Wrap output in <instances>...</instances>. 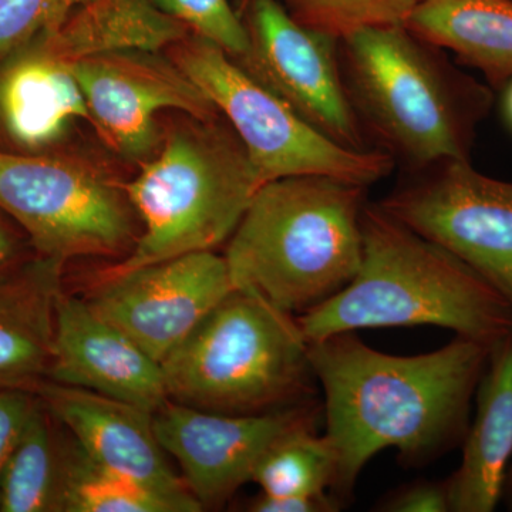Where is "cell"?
Masks as SVG:
<instances>
[{
  "label": "cell",
  "mask_w": 512,
  "mask_h": 512,
  "mask_svg": "<svg viewBox=\"0 0 512 512\" xmlns=\"http://www.w3.org/2000/svg\"><path fill=\"white\" fill-rule=\"evenodd\" d=\"M10 256H12V241L5 229L0 227V272L8 264Z\"/></svg>",
  "instance_id": "30"
},
{
  "label": "cell",
  "mask_w": 512,
  "mask_h": 512,
  "mask_svg": "<svg viewBox=\"0 0 512 512\" xmlns=\"http://www.w3.org/2000/svg\"><path fill=\"white\" fill-rule=\"evenodd\" d=\"M366 188L326 175L262 185L228 239L234 288L298 316L338 295L362 264Z\"/></svg>",
  "instance_id": "4"
},
{
  "label": "cell",
  "mask_w": 512,
  "mask_h": 512,
  "mask_svg": "<svg viewBox=\"0 0 512 512\" xmlns=\"http://www.w3.org/2000/svg\"><path fill=\"white\" fill-rule=\"evenodd\" d=\"M323 406L309 402L261 414H222L167 400L154 413V430L165 453L183 470L192 497L221 507L254 478L262 457L295 431L316 429Z\"/></svg>",
  "instance_id": "11"
},
{
  "label": "cell",
  "mask_w": 512,
  "mask_h": 512,
  "mask_svg": "<svg viewBox=\"0 0 512 512\" xmlns=\"http://www.w3.org/2000/svg\"><path fill=\"white\" fill-rule=\"evenodd\" d=\"M362 264L338 295L296 316L308 342L359 329L440 326L493 348L512 306L483 276L379 204L362 215Z\"/></svg>",
  "instance_id": "2"
},
{
  "label": "cell",
  "mask_w": 512,
  "mask_h": 512,
  "mask_svg": "<svg viewBox=\"0 0 512 512\" xmlns=\"http://www.w3.org/2000/svg\"><path fill=\"white\" fill-rule=\"evenodd\" d=\"M234 289L224 256L200 251L101 278L89 302L163 363Z\"/></svg>",
  "instance_id": "12"
},
{
  "label": "cell",
  "mask_w": 512,
  "mask_h": 512,
  "mask_svg": "<svg viewBox=\"0 0 512 512\" xmlns=\"http://www.w3.org/2000/svg\"><path fill=\"white\" fill-rule=\"evenodd\" d=\"M305 28L336 40L372 28L406 25L420 0H278Z\"/></svg>",
  "instance_id": "24"
},
{
  "label": "cell",
  "mask_w": 512,
  "mask_h": 512,
  "mask_svg": "<svg viewBox=\"0 0 512 512\" xmlns=\"http://www.w3.org/2000/svg\"><path fill=\"white\" fill-rule=\"evenodd\" d=\"M407 174L380 207L458 256L512 306V183L480 173L470 160Z\"/></svg>",
  "instance_id": "9"
},
{
  "label": "cell",
  "mask_w": 512,
  "mask_h": 512,
  "mask_svg": "<svg viewBox=\"0 0 512 512\" xmlns=\"http://www.w3.org/2000/svg\"><path fill=\"white\" fill-rule=\"evenodd\" d=\"M308 348L325 394V434L338 454L339 500L352 495L363 467L386 448L421 466L464 443L487 346L457 336L436 352L394 356L342 332Z\"/></svg>",
  "instance_id": "1"
},
{
  "label": "cell",
  "mask_w": 512,
  "mask_h": 512,
  "mask_svg": "<svg viewBox=\"0 0 512 512\" xmlns=\"http://www.w3.org/2000/svg\"><path fill=\"white\" fill-rule=\"evenodd\" d=\"M262 185L231 126L174 131L160 154L121 185L144 231L99 279L214 251L234 234Z\"/></svg>",
  "instance_id": "6"
},
{
  "label": "cell",
  "mask_w": 512,
  "mask_h": 512,
  "mask_svg": "<svg viewBox=\"0 0 512 512\" xmlns=\"http://www.w3.org/2000/svg\"><path fill=\"white\" fill-rule=\"evenodd\" d=\"M342 507V501L335 494H323L318 497H272L259 495L249 504L254 512H335Z\"/></svg>",
  "instance_id": "29"
},
{
  "label": "cell",
  "mask_w": 512,
  "mask_h": 512,
  "mask_svg": "<svg viewBox=\"0 0 512 512\" xmlns=\"http://www.w3.org/2000/svg\"><path fill=\"white\" fill-rule=\"evenodd\" d=\"M46 380L156 413L168 399L163 366L92 303L60 292Z\"/></svg>",
  "instance_id": "14"
},
{
  "label": "cell",
  "mask_w": 512,
  "mask_h": 512,
  "mask_svg": "<svg viewBox=\"0 0 512 512\" xmlns=\"http://www.w3.org/2000/svg\"><path fill=\"white\" fill-rule=\"evenodd\" d=\"M404 26L480 70L488 86L512 82V0H420Z\"/></svg>",
  "instance_id": "20"
},
{
  "label": "cell",
  "mask_w": 512,
  "mask_h": 512,
  "mask_svg": "<svg viewBox=\"0 0 512 512\" xmlns=\"http://www.w3.org/2000/svg\"><path fill=\"white\" fill-rule=\"evenodd\" d=\"M339 66L370 146L407 171L470 160L494 94L443 49L404 25L365 29L340 40Z\"/></svg>",
  "instance_id": "3"
},
{
  "label": "cell",
  "mask_w": 512,
  "mask_h": 512,
  "mask_svg": "<svg viewBox=\"0 0 512 512\" xmlns=\"http://www.w3.org/2000/svg\"><path fill=\"white\" fill-rule=\"evenodd\" d=\"M62 268L42 256L0 279V389L35 392L46 380Z\"/></svg>",
  "instance_id": "18"
},
{
  "label": "cell",
  "mask_w": 512,
  "mask_h": 512,
  "mask_svg": "<svg viewBox=\"0 0 512 512\" xmlns=\"http://www.w3.org/2000/svg\"><path fill=\"white\" fill-rule=\"evenodd\" d=\"M248 49L234 60L256 82L340 146H370L350 104L339 66V40L305 28L278 0H249Z\"/></svg>",
  "instance_id": "10"
},
{
  "label": "cell",
  "mask_w": 512,
  "mask_h": 512,
  "mask_svg": "<svg viewBox=\"0 0 512 512\" xmlns=\"http://www.w3.org/2000/svg\"><path fill=\"white\" fill-rule=\"evenodd\" d=\"M338 454L326 434L303 429L289 434L262 457L254 478L272 497H318L333 490Z\"/></svg>",
  "instance_id": "23"
},
{
  "label": "cell",
  "mask_w": 512,
  "mask_h": 512,
  "mask_svg": "<svg viewBox=\"0 0 512 512\" xmlns=\"http://www.w3.org/2000/svg\"><path fill=\"white\" fill-rule=\"evenodd\" d=\"M503 498L507 503L508 510L512 511V464L508 468L507 478H505Z\"/></svg>",
  "instance_id": "32"
},
{
  "label": "cell",
  "mask_w": 512,
  "mask_h": 512,
  "mask_svg": "<svg viewBox=\"0 0 512 512\" xmlns=\"http://www.w3.org/2000/svg\"><path fill=\"white\" fill-rule=\"evenodd\" d=\"M168 399L222 414L312 400L308 340L292 313L234 289L161 363Z\"/></svg>",
  "instance_id": "5"
},
{
  "label": "cell",
  "mask_w": 512,
  "mask_h": 512,
  "mask_svg": "<svg viewBox=\"0 0 512 512\" xmlns=\"http://www.w3.org/2000/svg\"><path fill=\"white\" fill-rule=\"evenodd\" d=\"M198 511L101 466L76 441H63L59 512Z\"/></svg>",
  "instance_id": "22"
},
{
  "label": "cell",
  "mask_w": 512,
  "mask_h": 512,
  "mask_svg": "<svg viewBox=\"0 0 512 512\" xmlns=\"http://www.w3.org/2000/svg\"><path fill=\"white\" fill-rule=\"evenodd\" d=\"M36 396L84 453L151 490L202 507L178 477L154 430V414L103 394L43 380Z\"/></svg>",
  "instance_id": "15"
},
{
  "label": "cell",
  "mask_w": 512,
  "mask_h": 512,
  "mask_svg": "<svg viewBox=\"0 0 512 512\" xmlns=\"http://www.w3.org/2000/svg\"><path fill=\"white\" fill-rule=\"evenodd\" d=\"M30 390L0 389V476L39 397Z\"/></svg>",
  "instance_id": "27"
},
{
  "label": "cell",
  "mask_w": 512,
  "mask_h": 512,
  "mask_svg": "<svg viewBox=\"0 0 512 512\" xmlns=\"http://www.w3.org/2000/svg\"><path fill=\"white\" fill-rule=\"evenodd\" d=\"M165 15L183 23L194 36L221 47L237 60L248 49L244 22L228 0H151Z\"/></svg>",
  "instance_id": "25"
},
{
  "label": "cell",
  "mask_w": 512,
  "mask_h": 512,
  "mask_svg": "<svg viewBox=\"0 0 512 512\" xmlns=\"http://www.w3.org/2000/svg\"><path fill=\"white\" fill-rule=\"evenodd\" d=\"M187 36L183 23L165 15L151 0H89L32 42L73 64L127 50L157 53Z\"/></svg>",
  "instance_id": "19"
},
{
  "label": "cell",
  "mask_w": 512,
  "mask_h": 512,
  "mask_svg": "<svg viewBox=\"0 0 512 512\" xmlns=\"http://www.w3.org/2000/svg\"><path fill=\"white\" fill-rule=\"evenodd\" d=\"M175 46V66L227 119L262 184L326 175L369 187L392 173L396 163L389 154L352 150L330 140L256 82L221 47L197 36H187Z\"/></svg>",
  "instance_id": "7"
},
{
  "label": "cell",
  "mask_w": 512,
  "mask_h": 512,
  "mask_svg": "<svg viewBox=\"0 0 512 512\" xmlns=\"http://www.w3.org/2000/svg\"><path fill=\"white\" fill-rule=\"evenodd\" d=\"M90 121L117 153L143 158L157 143L156 117L178 110L211 121L218 110L174 62L156 52L127 50L73 63Z\"/></svg>",
  "instance_id": "13"
},
{
  "label": "cell",
  "mask_w": 512,
  "mask_h": 512,
  "mask_svg": "<svg viewBox=\"0 0 512 512\" xmlns=\"http://www.w3.org/2000/svg\"><path fill=\"white\" fill-rule=\"evenodd\" d=\"M77 119L90 113L72 64L35 42L0 63V126L20 147L49 146Z\"/></svg>",
  "instance_id": "17"
},
{
  "label": "cell",
  "mask_w": 512,
  "mask_h": 512,
  "mask_svg": "<svg viewBox=\"0 0 512 512\" xmlns=\"http://www.w3.org/2000/svg\"><path fill=\"white\" fill-rule=\"evenodd\" d=\"M89 0H0V63Z\"/></svg>",
  "instance_id": "26"
},
{
  "label": "cell",
  "mask_w": 512,
  "mask_h": 512,
  "mask_svg": "<svg viewBox=\"0 0 512 512\" xmlns=\"http://www.w3.org/2000/svg\"><path fill=\"white\" fill-rule=\"evenodd\" d=\"M504 113L505 119L512 128V82L505 86Z\"/></svg>",
  "instance_id": "31"
},
{
  "label": "cell",
  "mask_w": 512,
  "mask_h": 512,
  "mask_svg": "<svg viewBox=\"0 0 512 512\" xmlns=\"http://www.w3.org/2000/svg\"><path fill=\"white\" fill-rule=\"evenodd\" d=\"M463 460L446 483L451 512H493L512 460V333L495 343L476 390Z\"/></svg>",
  "instance_id": "16"
},
{
  "label": "cell",
  "mask_w": 512,
  "mask_h": 512,
  "mask_svg": "<svg viewBox=\"0 0 512 512\" xmlns=\"http://www.w3.org/2000/svg\"><path fill=\"white\" fill-rule=\"evenodd\" d=\"M0 208L22 225L43 258L117 255L134 239L130 202L82 165L0 151Z\"/></svg>",
  "instance_id": "8"
},
{
  "label": "cell",
  "mask_w": 512,
  "mask_h": 512,
  "mask_svg": "<svg viewBox=\"0 0 512 512\" xmlns=\"http://www.w3.org/2000/svg\"><path fill=\"white\" fill-rule=\"evenodd\" d=\"M49 416L39 399L0 476V512H59L62 443Z\"/></svg>",
  "instance_id": "21"
},
{
  "label": "cell",
  "mask_w": 512,
  "mask_h": 512,
  "mask_svg": "<svg viewBox=\"0 0 512 512\" xmlns=\"http://www.w3.org/2000/svg\"><path fill=\"white\" fill-rule=\"evenodd\" d=\"M377 511L387 512H448L446 483L420 481L399 488L387 495Z\"/></svg>",
  "instance_id": "28"
}]
</instances>
